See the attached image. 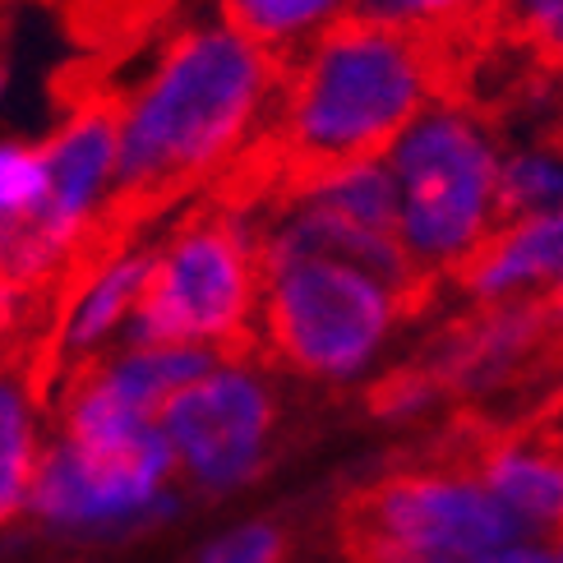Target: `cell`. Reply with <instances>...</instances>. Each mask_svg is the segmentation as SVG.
I'll use <instances>...</instances> for the list:
<instances>
[{"mask_svg": "<svg viewBox=\"0 0 563 563\" xmlns=\"http://www.w3.org/2000/svg\"><path fill=\"white\" fill-rule=\"evenodd\" d=\"M282 559H287V531L277 522L254 518V522H241L213 536L195 563H282Z\"/></svg>", "mask_w": 563, "mask_h": 563, "instance_id": "cell-19", "label": "cell"}, {"mask_svg": "<svg viewBox=\"0 0 563 563\" xmlns=\"http://www.w3.org/2000/svg\"><path fill=\"white\" fill-rule=\"evenodd\" d=\"M449 393L430 365H411V369H393L388 379L374 388V411H379L384 420H411L420 411H430L439 397Z\"/></svg>", "mask_w": 563, "mask_h": 563, "instance_id": "cell-20", "label": "cell"}, {"mask_svg": "<svg viewBox=\"0 0 563 563\" xmlns=\"http://www.w3.org/2000/svg\"><path fill=\"white\" fill-rule=\"evenodd\" d=\"M46 157V195L33 218L14 231V287H37L52 277L75 245L88 236L98 213L121 199V115L115 107H79L69 121L42 144Z\"/></svg>", "mask_w": 563, "mask_h": 563, "instance_id": "cell-8", "label": "cell"}, {"mask_svg": "<svg viewBox=\"0 0 563 563\" xmlns=\"http://www.w3.org/2000/svg\"><path fill=\"white\" fill-rule=\"evenodd\" d=\"M14 231H19V222H5V218H0V287L10 282V264H14Z\"/></svg>", "mask_w": 563, "mask_h": 563, "instance_id": "cell-23", "label": "cell"}, {"mask_svg": "<svg viewBox=\"0 0 563 563\" xmlns=\"http://www.w3.org/2000/svg\"><path fill=\"white\" fill-rule=\"evenodd\" d=\"M176 476L180 466L162 426L121 449H84L56 434L42 453L29 512L60 536L144 531L176 512Z\"/></svg>", "mask_w": 563, "mask_h": 563, "instance_id": "cell-7", "label": "cell"}, {"mask_svg": "<svg viewBox=\"0 0 563 563\" xmlns=\"http://www.w3.org/2000/svg\"><path fill=\"white\" fill-rule=\"evenodd\" d=\"M42 195H46V157H42V148L0 139V218L5 222L33 218Z\"/></svg>", "mask_w": 563, "mask_h": 563, "instance_id": "cell-17", "label": "cell"}, {"mask_svg": "<svg viewBox=\"0 0 563 563\" xmlns=\"http://www.w3.org/2000/svg\"><path fill=\"white\" fill-rule=\"evenodd\" d=\"M554 554H559V563H563V541H559V550H554Z\"/></svg>", "mask_w": 563, "mask_h": 563, "instance_id": "cell-25", "label": "cell"}, {"mask_svg": "<svg viewBox=\"0 0 563 563\" xmlns=\"http://www.w3.org/2000/svg\"><path fill=\"white\" fill-rule=\"evenodd\" d=\"M443 52L426 29L374 10L342 14L282 75L273 134L291 180L388 157L407 125L443 98Z\"/></svg>", "mask_w": 563, "mask_h": 563, "instance_id": "cell-2", "label": "cell"}, {"mask_svg": "<svg viewBox=\"0 0 563 563\" xmlns=\"http://www.w3.org/2000/svg\"><path fill=\"white\" fill-rule=\"evenodd\" d=\"M260 222L245 208H213L153 250V277L125 328V346H222L260 338Z\"/></svg>", "mask_w": 563, "mask_h": 563, "instance_id": "cell-4", "label": "cell"}, {"mask_svg": "<svg viewBox=\"0 0 563 563\" xmlns=\"http://www.w3.org/2000/svg\"><path fill=\"white\" fill-rule=\"evenodd\" d=\"M277 52L231 19L190 23L157 52L121 115V199L157 203L222 172L277 107Z\"/></svg>", "mask_w": 563, "mask_h": 563, "instance_id": "cell-1", "label": "cell"}, {"mask_svg": "<svg viewBox=\"0 0 563 563\" xmlns=\"http://www.w3.org/2000/svg\"><path fill=\"white\" fill-rule=\"evenodd\" d=\"M277 426L268 379L241 356H227L162 411L180 476L203 495H227L264 472Z\"/></svg>", "mask_w": 563, "mask_h": 563, "instance_id": "cell-9", "label": "cell"}, {"mask_svg": "<svg viewBox=\"0 0 563 563\" xmlns=\"http://www.w3.org/2000/svg\"><path fill=\"white\" fill-rule=\"evenodd\" d=\"M476 476L489 485L527 541H563V430L527 426L481 443Z\"/></svg>", "mask_w": 563, "mask_h": 563, "instance_id": "cell-11", "label": "cell"}, {"mask_svg": "<svg viewBox=\"0 0 563 563\" xmlns=\"http://www.w3.org/2000/svg\"><path fill=\"white\" fill-rule=\"evenodd\" d=\"M563 208V134L512 148L499 162V231Z\"/></svg>", "mask_w": 563, "mask_h": 563, "instance_id": "cell-15", "label": "cell"}, {"mask_svg": "<svg viewBox=\"0 0 563 563\" xmlns=\"http://www.w3.org/2000/svg\"><path fill=\"white\" fill-rule=\"evenodd\" d=\"M457 282L485 305L518 300L536 287L559 291L563 287V208L495 231V241L457 273Z\"/></svg>", "mask_w": 563, "mask_h": 563, "instance_id": "cell-13", "label": "cell"}, {"mask_svg": "<svg viewBox=\"0 0 563 563\" xmlns=\"http://www.w3.org/2000/svg\"><path fill=\"white\" fill-rule=\"evenodd\" d=\"M365 5H369V0H365Z\"/></svg>", "mask_w": 563, "mask_h": 563, "instance_id": "cell-26", "label": "cell"}, {"mask_svg": "<svg viewBox=\"0 0 563 563\" xmlns=\"http://www.w3.org/2000/svg\"><path fill=\"white\" fill-rule=\"evenodd\" d=\"M481 563H559V554L545 550L541 541H512V545H504L495 554H485Z\"/></svg>", "mask_w": 563, "mask_h": 563, "instance_id": "cell-22", "label": "cell"}, {"mask_svg": "<svg viewBox=\"0 0 563 563\" xmlns=\"http://www.w3.org/2000/svg\"><path fill=\"white\" fill-rule=\"evenodd\" d=\"M148 277H153V250H115L79 282L52 346L69 374L98 365V351L111 338H125L139 300L148 291Z\"/></svg>", "mask_w": 563, "mask_h": 563, "instance_id": "cell-12", "label": "cell"}, {"mask_svg": "<svg viewBox=\"0 0 563 563\" xmlns=\"http://www.w3.org/2000/svg\"><path fill=\"white\" fill-rule=\"evenodd\" d=\"M346 14V0H227V19L268 52H300Z\"/></svg>", "mask_w": 563, "mask_h": 563, "instance_id": "cell-16", "label": "cell"}, {"mask_svg": "<svg viewBox=\"0 0 563 563\" xmlns=\"http://www.w3.org/2000/svg\"><path fill=\"white\" fill-rule=\"evenodd\" d=\"M499 148L476 107L434 98L388 148L397 231L430 282L462 273L499 231Z\"/></svg>", "mask_w": 563, "mask_h": 563, "instance_id": "cell-3", "label": "cell"}, {"mask_svg": "<svg viewBox=\"0 0 563 563\" xmlns=\"http://www.w3.org/2000/svg\"><path fill=\"white\" fill-rule=\"evenodd\" d=\"M402 310L397 291L374 273L300 254L264 268L260 342L305 379L346 384L379 356Z\"/></svg>", "mask_w": 563, "mask_h": 563, "instance_id": "cell-5", "label": "cell"}, {"mask_svg": "<svg viewBox=\"0 0 563 563\" xmlns=\"http://www.w3.org/2000/svg\"><path fill=\"white\" fill-rule=\"evenodd\" d=\"M489 0H369L365 10L384 14L393 23H407V29H449V23L472 19L476 10H485Z\"/></svg>", "mask_w": 563, "mask_h": 563, "instance_id": "cell-21", "label": "cell"}, {"mask_svg": "<svg viewBox=\"0 0 563 563\" xmlns=\"http://www.w3.org/2000/svg\"><path fill=\"white\" fill-rule=\"evenodd\" d=\"M42 439L33 420V397L19 379L0 374V527L33 504V481L42 466Z\"/></svg>", "mask_w": 563, "mask_h": 563, "instance_id": "cell-14", "label": "cell"}, {"mask_svg": "<svg viewBox=\"0 0 563 563\" xmlns=\"http://www.w3.org/2000/svg\"><path fill=\"white\" fill-rule=\"evenodd\" d=\"M342 541L351 563H481L527 536L476 472L416 466L342 508Z\"/></svg>", "mask_w": 563, "mask_h": 563, "instance_id": "cell-6", "label": "cell"}, {"mask_svg": "<svg viewBox=\"0 0 563 563\" xmlns=\"http://www.w3.org/2000/svg\"><path fill=\"white\" fill-rule=\"evenodd\" d=\"M554 323H559V314L550 310V300H522V296L495 300L476 319L457 323L426 365L434 369V379L449 393L504 388L518 379L531 361H541Z\"/></svg>", "mask_w": 563, "mask_h": 563, "instance_id": "cell-10", "label": "cell"}, {"mask_svg": "<svg viewBox=\"0 0 563 563\" xmlns=\"http://www.w3.org/2000/svg\"><path fill=\"white\" fill-rule=\"evenodd\" d=\"M550 310L559 314V323H563V287L559 291H550Z\"/></svg>", "mask_w": 563, "mask_h": 563, "instance_id": "cell-24", "label": "cell"}, {"mask_svg": "<svg viewBox=\"0 0 563 563\" xmlns=\"http://www.w3.org/2000/svg\"><path fill=\"white\" fill-rule=\"evenodd\" d=\"M518 42L545 69L563 75V0H504Z\"/></svg>", "mask_w": 563, "mask_h": 563, "instance_id": "cell-18", "label": "cell"}]
</instances>
